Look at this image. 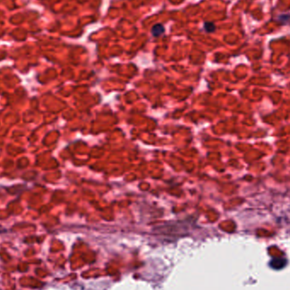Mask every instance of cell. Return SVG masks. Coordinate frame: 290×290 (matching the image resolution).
<instances>
[{
  "label": "cell",
  "mask_w": 290,
  "mask_h": 290,
  "mask_svg": "<svg viewBox=\"0 0 290 290\" xmlns=\"http://www.w3.org/2000/svg\"><path fill=\"white\" fill-rule=\"evenodd\" d=\"M165 32V27L163 25L155 24L151 29V33L154 36H160Z\"/></svg>",
  "instance_id": "6da1fadb"
},
{
  "label": "cell",
  "mask_w": 290,
  "mask_h": 290,
  "mask_svg": "<svg viewBox=\"0 0 290 290\" xmlns=\"http://www.w3.org/2000/svg\"><path fill=\"white\" fill-rule=\"evenodd\" d=\"M204 28L206 32H209V33H211V32H214L216 31V26L214 24L213 22H209V21H206L204 23Z\"/></svg>",
  "instance_id": "7a4b0ae2"
}]
</instances>
